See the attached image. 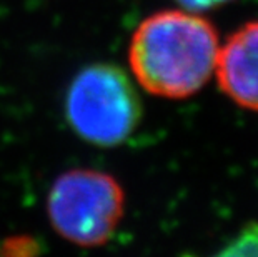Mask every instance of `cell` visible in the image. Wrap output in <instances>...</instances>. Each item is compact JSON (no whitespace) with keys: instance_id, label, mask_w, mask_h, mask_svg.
<instances>
[{"instance_id":"2","label":"cell","mask_w":258,"mask_h":257,"mask_svg":"<svg viewBox=\"0 0 258 257\" xmlns=\"http://www.w3.org/2000/svg\"><path fill=\"white\" fill-rule=\"evenodd\" d=\"M65 119L80 139L98 147L127 140L142 119V102L127 72L100 62L82 69L65 94Z\"/></svg>"},{"instance_id":"1","label":"cell","mask_w":258,"mask_h":257,"mask_svg":"<svg viewBox=\"0 0 258 257\" xmlns=\"http://www.w3.org/2000/svg\"><path fill=\"white\" fill-rule=\"evenodd\" d=\"M218 48L217 29L199 12L160 10L142 20L132 34L128 64L148 94L186 99L215 74Z\"/></svg>"},{"instance_id":"5","label":"cell","mask_w":258,"mask_h":257,"mask_svg":"<svg viewBox=\"0 0 258 257\" xmlns=\"http://www.w3.org/2000/svg\"><path fill=\"white\" fill-rule=\"evenodd\" d=\"M222 255H258V222H250L220 250Z\"/></svg>"},{"instance_id":"4","label":"cell","mask_w":258,"mask_h":257,"mask_svg":"<svg viewBox=\"0 0 258 257\" xmlns=\"http://www.w3.org/2000/svg\"><path fill=\"white\" fill-rule=\"evenodd\" d=\"M230 100L258 112V20L232 32L218 48L215 74Z\"/></svg>"},{"instance_id":"3","label":"cell","mask_w":258,"mask_h":257,"mask_svg":"<svg viewBox=\"0 0 258 257\" xmlns=\"http://www.w3.org/2000/svg\"><path fill=\"white\" fill-rule=\"evenodd\" d=\"M47 212L53 231L80 247L107 244L125 212L123 187L97 169H72L48 190Z\"/></svg>"},{"instance_id":"6","label":"cell","mask_w":258,"mask_h":257,"mask_svg":"<svg viewBox=\"0 0 258 257\" xmlns=\"http://www.w3.org/2000/svg\"><path fill=\"white\" fill-rule=\"evenodd\" d=\"M175 2L190 12H205V10H213L222 7V5H227L233 0H175Z\"/></svg>"}]
</instances>
